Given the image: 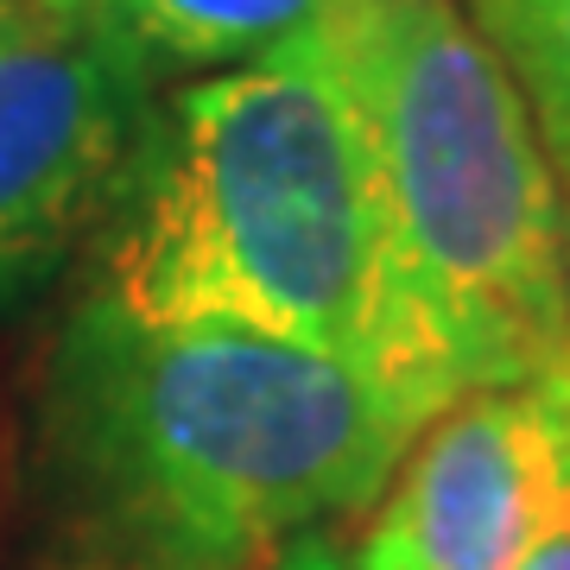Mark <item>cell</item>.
Returning a JSON list of instances; mask_svg holds the SVG:
<instances>
[{"instance_id": "cell-10", "label": "cell", "mask_w": 570, "mask_h": 570, "mask_svg": "<svg viewBox=\"0 0 570 570\" xmlns=\"http://www.w3.org/2000/svg\"><path fill=\"white\" fill-rule=\"evenodd\" d=\"M558 381H564V406H570V374H558Z\"/></svg>"}, {"instance_id": "cell-4", "label": "cell", "mask_w": 570, "mask_h": 570, "mask_svg": "<svg viewBox=\"0 0 570 570\" xmlns=\"http://www.w3.org/2000/svg\"><path fill=\"white\" fill-rule=\"evenodd\" d=\"M159 102L165 70L115 0H0V311L96 247Z\"/></svg>"}, {"instance_id": "cell-2", "label": "cell", "mask_w": 570, "mask_h": 570, "mask_svg": "<svg viewBox=\"0 0 570 570\" xmlns=\"http://www.w3.org/2000/svg\"><path fill=\"white\" fill-rule=\"evenodd\" d=\"M82 305L317 348L425 419L456 400L400 292L362 127L317 45L165 96L89 247Z\"/></svg>"}, {"instance_id": "cell-9", "label": "cell", "mask_w": 570, "mask_h": 570, "mask_svg": "<svg viewBox=\"0 0 570 570\" xmlns=\"http://www.w3.org/2000/svg\"><path fill=\"white\" fill-rule=\"evenodd\" d=\"M520 570H570V527H558L551 539H539V546H532V558Z\"/></svg>"}, {"instance_id": "cell-8", "label": "cell", "mask_w": 570, "mask_h": 570, "mask_svg": "<svg viewBox=\"0 0 570 570\" xmlns=\"http://www.w3.org/2000/svg\"><path fill=\"white\" fill-rule=\"evenodd\" d=\"M279 570H348V564L324 546V539H292V546L279 551Z\"/></svg>"}, {"instance_id": "cell-7", "label": "cell", "mask_w": 570, "mask_h": 570, "mask_svg": "<svg viewBox=\"0 0 570 570\" xmlns=\"http://www.w3.org/2000/svg\"><path fill=\"white\" fill-rule=\"evenodd\" d=\"M527 96L570 209V0H463Z\"/></svg>"}, {"instance_id": "cell-3", "label": "cell", "mask_w": 570, "mask_h": 570, "mask_svg": "<svg viewBox=\"0 0 570 570\" xmlns=\"http://www.w3.org/2000/svg\"><path fill=\"white\" fill-rule=\"evenodd\" d=\"M367 146L387 254L450 393L570 374V209L463 0H348L317 39Z\"/></svg>"}, {"instance_id": "cell-6", "label": "cell", "mask_w": 570, "mask_h": 570, "mask_svg": "<svg viewBox=\"0 0 570 570\" xmlns=\"http://www.w3.org/2000/svg\"><path fill=\"white\" fill-rule=\"evenodd\" d=\"M348 0H115L146 58L171 70H247L298 58L324 39Z\"/></svg>"}, {"instance_id": "cell-5", "label": "cell", "mask_w": 570, "mask_h": 570, "mask_svg": "<svg viewBox=\"0 0 570 570\" xmlns=\"http://www.w3.org/2000/svg\"><path fill=\"white\" fill-rule=\"evenodd\" d=\"M570 527L564 381L450 400L374 494L348 570H520Z\"/></svg>"}, {"instance_id": "cell-1", "label": "cell", "mask_w": 570, "mask_h": 570, "mask_svg": "<svg viewBox=\"0 0 570 570\" xmlns=\"http://www.w3.org/2000/svg\"><path fill=\"white\" fill-rule=\"evenodd\" d=\"M425 431L374 374L223 324L70 311L32 419V501L58 570H266L374 508Z\"/></svg>"}]
</instances>
